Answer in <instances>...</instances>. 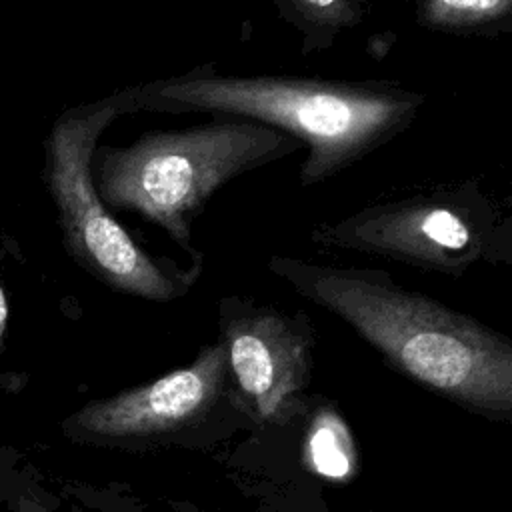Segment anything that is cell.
<instances>
[{
	"label": "cell",
	"mask_w": 512,
	"mask_h": 512,
	"mask_svg": "<svg viewBox=\"0 0 512 512\" xmlns=\"http://www.w3.org/2000/svg\"><path fill=\"white\" fill-rule=\"evenodd\" d=\"M130 114L124 90L66 108L44 140V182L68 256L108 288L172 302L190 292L204 270V256L180 264L142 246L100 200L92 180V154L102 132Z\"/></svg>",
	"instance_id": "5"
},
{
	"label": "cell",
	"mask_w": 512,
	"mask_h": 512,
	"mask_svg": "<svg viewBox=\"0 0 512 512\" xmlns=\"http://www.w3.org/2000/svg\"><path fill=\"white\" fill-rule=\"evenodd\" d=\"M130 110L220 114L254 120L300 140V186L324 184L402 132L426 94L394 80H336L288 74H224L214 62L126 86Z\"/></svg>",
	"instance_id": "1"
},
{
	"label": "cell",
	"mask_w": 512,
	"mask_h": 512,
	"mask_svg": "<svg viewBox=\"0 0 512 512\" xmlns=\"http://www.w3.org/2000/svg\"><path fill=\"white\" fill-rule=\"evenodd\" d=\"M414 22L438 34L498 38L512 32V0H408Z\"/></svg>",
	"instance_id": "8"
},
{
	"label": "cell",
	"mask_w": 512,
	"mask_h": 512,
	"mask_svg": "<svg viewBox=\"0 0 512 512\" xmlns=\"http://www.w3.org/2000/svg\"><path fill=\"white\" fill-rule=\"evenodd\" d=\"M360 2H362V4H366V6H368V4H370V2H372V0H360Z\"/></svg>",
	"instance_id": "13"
},
{
	"label": "cell",
	"mask_w": 512,
	"mask_h": 512,
	"mask_svg": "<svg viewBox=\"0 0 512 512\" xmlns=\"http://www.w3.org/2000/svg\"><path fill=\"white\" fill-rule=\"evenodd\" d=\"M322 250L386 258L460 278L478 264L512 260V202L482 178L414 184L310 228Z\"/></svg>",
	"instance_id": "4"
},
{
	"label": "cell",
	"mask_w": 512,
	"mask_h": 512,
	"mask_svg": "<svg viewBox=\"0 0 512 512\" xmlns=\"http://www.w3.org/2000/svg\"><path fill=\"white\" fill-rule=\"evenodd\" d=\"M228 374L220 342L204 346L196 360L154 382L86 404L70 424L98 438H144L192 424L218 398Z\"/></svg>",
	"instance_id": "7"
},
{
	"label": "cell",
	"mask_w": 512,
	"mask_h": 512,
	"mask_svg": "<svg viewBox=\"0 0 512 512\" xmlns=\"http://www.w3.org/2000/svg\"><path fill=\"white\" fill-rule=\"evenodd\" d=\"M304 454L312 470L334 480L348 478L356 462L350 430L342 418L330 410L316 414L306 438Z\"/></svg>",
	"instance_id": "10"
},
{
	"label": "cell",
	"mask_w": 512,
	"mask_h": 512,
	"mask_svg": "<svg viewBox=\"0 0 512 512\" xmlns=\"http://www.w3.org/2000/svg\"><path fill=\"white\" fill-rule=\"evenodd\" d=\"M8 316H10V310H8V300H6V292L0 284V348L4 346V336H6V328H8Z\"/></svg>",
	"instance_id": "11"
},
{
	"label": "cell",
	"mask_w": 512,
	"mask_h": 512,
	"mask_svg": "<svg viewBox=\"0 0 512 512\" xmlns=\"http://www.w3.org/2000/svg\"><path fill=\"white\" fill-rule=\"evenodd\" d=\"M278 16L300 36V52L330 50L336 40L362 24L366 4L360 0H272Z\"/></svg>",
	"instance_id": "9"
},
{
	"label": "cell",
	"mask_w": 512,
	"mask_h": 512,
	"mask_svg": "<svg viewBox=\"0 0 512 512\" xmlns=\"http://www.w3.org/2000/svg\"><path fill=\"white\" fill-rule=\"evenodd\" d=\"M16 512H48V510H44V508H42L40 504H36L32 498L22 496V498H20V502H18Z\"/></svg>",
	"instance_id": "12"
},
{
	"label": "cell",
	"mask_w": 512,
	"mask_h": 512,
	"mask_svg": "<svg viewBox=\"0 0 512 512\" xmlns=\"http://www.w3.org/2000/svg\"><path fill=\"white\" fill-rule=\"evenodd\" d=\"M268 270L412 380L486 416L512 414V344L500 332L400 286L382 268L272 256Z\"/></svg>",
	"instance_id": "2"
},
{
	"label": "cell",
	"mask_w": 512,
	"mask_h": 512,
	"mask_svg": "<svg viewBox=\"0 0 512 512\" xmlns=\"http://www.w3.org/2000/svg\"><path fill=\"white\" fill-rule=\"evenodd\" d=\"M220 332L228 372L248 408L266 420L286 416L308 378V318L226 296L220 300Z\"/></svg>",
	"instance_id": "6"
},
{
	"label": "cell",
	"mask_w": 512,
	"mask_h": 512,
	"mask_svg": "<svg viewBox=\"0 0 512 512\" xmlns=\"http://www.w3.org/2000/svg\"><path fill=\"white\" fill-rule=\"evenodd\" d=\"M304 146L272 126L214 114L180 130H148L128 146H96L92 180L106 208L132 212L162 228L190 256L194 220L234 178L278 162Z\"/></svg>",
	"instance_id": "3"
}]
</instances>
